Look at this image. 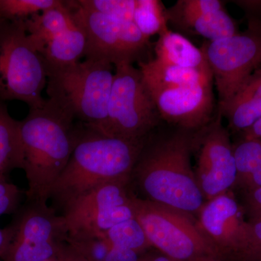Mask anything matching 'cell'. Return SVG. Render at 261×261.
Wrapping results in <instances>:
<instances>
[{"mask_svg": "<svg viewBox=\"0 0 261 261\" xmlns=\"http://www.w3.org/2000/svg\"><path fill=\"white\" fill-rule=\"evenodd\" d=\"M232 3L245 12L247 20L261 21V0H239Z\"/></svg>", "mask_w": 261, "mask_h": 261, "instance_id": "1f68e13d", "label": "cell"}, {"mask_svg": "<svg viewBox=\"0 0 261 261\" xmlns=\"http://www.w3.org/2000/svg\"><path fill=\"white\" fill-rule=\"evenodd\" d=\"M248 237L235 261H261V219L248 220Z\"/></svg>", "mask_w": 261, "mask_h": 261, "instance_id": "f1b7e54d", "label": "cell"}, {"mask_svg": "<svg viewBox=\"0 0 261 261\" xmlns=\"http://www.w3.org/2000/svg\"><path fill=\"white\" fill-rule=\"evenodd\" d=\"M139 68L150 92L197 85L214 80L212 71L181 68L155 58L140 62Z\"/></svg>", "mask_w": 261, "mask_h": 261, "instance_id": "2e32d148", "label": "cell"}, {"mask_svg": "<svg viewBox=\"0 0 261 261\" xmlns=\"http://www.w3.org/2000/svg\"><path fill=\"white\" fill-rule=\"evenodd\" d=\"M145 140L110 137L84 127L66 167L51 188V207L61 215L77 199L103 184L130 181Z\"/></svg>", "mask_w": 261, "mask_h": 261, "instance_id": "3957f363", "label": "cell"}, {"mask_svg": "<svg viewBox=\"0 0 261 261\" xmlns=\"http://www.w3.org/2000/svg\"><path fill=\"white\" fill-rule=\"evenodd\" d=\"M8 240H9V233L8 228H0V260L8 246Z\"/></svg>", "mask_w": 261, "mask_h": 261, "instance_id": "e575fe53", "label": "cell"}, {"mask_svg": "<svg viewBox=\"0 0 261 261\" xmlns=\"http://www.w3.org/2000/svg\"><path fill=\"white\" fill-rule=\"evenodd\" d=\"M130 181L103 184L77 199L61 216L68 237L73 239L105 238L116 225L135 219Z\"/></svg>", "mask_w": 261, "mask_h": 261, "instance_id": "9c48e42d", "label": "cell"}, {"mask_svg": "<svg viewBox=\"0 0 261 261\" xmlns=\"http://www.w3.org/2000/svg\"><path fill=\"white\" fill-rule=\"evenodd\" d=\"M77 3L85 9L111 18L133 21L136 0H80Z\"/></svg>", "mask_w": 261, "mask_h": 261, "instance_id": "484cf974", "label": "cell"}, {"mask_svg": "<svg viewBox=\"0 0 261 261\" xmlns=\"http://www.w3.org/2000/svg\"><path fill=\"white\" fill-rule=\"evenodd\" d=\"M218 111L227 119L233 132H243L261 118V65L252 73L228 102Z\"/></svg>", "mask_w": 261, "mask_h": 261, "instance_id": "9a60e30c", "label": "cell"}, {"mask_svg": "<svg viewBox=\"0 0 261 261\" xmlns=\"http://www.w3.org/2000/svg\"><path fill=\"white\" fill-rule=\"evenodd\" d=\"M63 3L60 0H0V16L6 20H25Z\"/></svg>", "mask_w": 261, "mask_h": 261, "instance_id": "cb8c5ba5", "label": "cell"}, {"mask_svg": "<svg viewBox=\"0 0 261 261\" xmlns=\"http://www.w3.org/2000/svg\"><path fill=\"white\" fill-rule=\"evenodd\" d=\"M133 22L148 39L169 29L166 8L160 0H136Z\"/></svg>", "mask_w": 261, "mask_h": 261, "instance_id": "7402d4cb", "label": "cell"}, {"mask_svg": "<svg viewBox=\"0 0 261 261\" xmlns=\"http://www.w3.org/2000/svg\"><path fill=\"white\" fill-rule=\"evenodd\" d=\"M86 48L85 32L76 23L48 39L37 51L44 59L46 68H56L80 61L85 55Z\"/></svg>", "mask_w": 261, "mask_h": 261, "instance_id": "d6986e66", "label": "cell"}, {"mask_svg": "<svg viewBox=\"0 0 261 261\" xmlns=\"http://www.w3.org/2000/svg\"><path fill=\"white\" fill-rule=\"evenodd\" d=\"M47 82L45 63L29 41L24 20L2 19L0 100L21 101L29 109L41 107Z\"/></svg>", "mask_w": 261, "mask_h": 261, "instance_id": "5b68a950", "label": "cell"}, {"mask_svg": "<svg viewBox=\"0 0 261 261\" xmlns=\"http://www.w3.org/2000/svg\"><path fill=\"white\" fill-rule=\"evenodd\" d=\"M201 49L210 65L219 104L228 102L261 65V21L247 20L245 32L214 42Z\"/></svg>", "mask_w": 261, "mask_h": 261, "instance_id": "30bf717a", "label": "cell"}, {"mask_svg": "<svg viewBox=\"0 0 261 261\" xmlns=\"http://www.w3.org/2000/svg\"><path fill=\"white\" fill-rule=\"evenodd\" d=\"M106 238L113 246L129 249L142 255L152 247L143 228L135 218L113 226L106 233Z\"/></svg>", "mask_w": 261, "mask_h": 261, "instance_id": "603a6c76", "label": "cell"}, {"mask_svg": "<svg viewBox=\"0 0 261 261\" xmlns=\"http://www.w3.org/2000/svg\"><path fill=\"white\" fill-rule=\"evenodd\" d=\"M155 59L181 68L211 71L201 48L196 47L181 34L168 30L160 34L154 46Z\"/></svg>", "mask_w": 261, "mask_h": 261, "instance_id": "e0dca14e", "label": "cell"}, {"mask_svg": "<svg viewBox=\"0 0 261 261\" xmlns=\"http://www.w3.org/2000/svg\"><path fill=\"white\" fill-rule=\"evenodd\" d=\"M213 84L214 80H210L197 85L150 93L163 121L198 130L209 124L215 116Z\"/></svg>", "mask_w": 261, "mask_h": 261, "instance_id": "5bb4252c", "label": "cell"}, {"mask_svg": "<svg viewBox=\"0 0 261 261\" xmlns=\"http://www.w3.org/2000/svg\"><path fill=\"white\" fill-rule=\"evenodd\" d=\"M242 206L228 193L205 202L197 224L214 245L220 259L235 261L248 237V220Z\"/></svg>", "mask_w": 261, "mask_h": 261, "instance_id": "4fadbf2b", "label": "cell"}, {"mask_svg": "<svg viewBox=\"0 0 261 261\" xmlns=\"http://www.w3.org/2000/svg\"><path fill=\"white\" fill-rule=\"evenodd\" d=\"M7 228L9 240L3 261H44L68 244L64 218L45 202L25 200Z\"/></svg>", "mask_w": 261, "mask_h": 261, "instance_id": "ba28073f", "label": "cell"}, {"mask_svg": "<svg viewBox=\"0 0 261 261\" xmlns=\"http://www.w3.org/2000/svg\"><path fill=\"white\" fill-rule=\"evenodd\" d=\"M237 168V181L245 177L261 164V140L245 139L233 145Z\"/></svg>", "mask_w": 261, "mask_h": 261, "instance_id": "d4e9b609", "label": "cell"}, {"mask_svg": "<svg viewBox=\"0 0 261 261\" xmlns=\"http://www.w3.org/2000/svg\"><path fill=\"white\" fill-rule=\"evenodd\" d=\"M44 261H87L74 248L67 244L66 246L56 256Z\"/></svg>", "mask_w": 261, "mask_h": 261, "instance_id": "d6a6232c", "label": "cell"}, {"mask_svg": "<svg viewBox=\"0 0 261 261\" xmlns=\"http://www.w3.org/2000/svg\"><path fill=\"white\" fill-rule=\"evenodd\" d=\"M115 67L106 135L145 140L162 123L159 110L140 68L129 63Z\"/></svg>", "mask_w": 261, "mask_h": 261, "instance_id": "52a82bcc", "label": "cell"}, {"mask_svg": "<svg viewBox=\"0 0 261 261\" xmlns=\"http://www.w3.org/2000/svg\"><path fill=\"white\" fill-rule=\"evenodd\" d=\"M242 193L246 194L261 187V164L247 176L234 184Z\"/></svg>", "mask_w": 261, "mask_h": 261, "instance_id": "4dcf8cb0", "label": "cell"}, {"mask_svg": "<svg viewBox=\"0 0 261 261\" xmlns=\"http://www.w3.org/2000/svg\"><path fill=\"white\" fill-rule=\"evenodd\" d=\"M135 219L152 247L173 261L219 260V253L192 216L135 195Z\"/></svg>", "mask_w": 261, "mask_h": 261, "instance_id": "8992f818", "label": "cell"}, {"mask_svg": "<svg viewBox=\"0 0 261 261\" xmlns=\"http://www.w3.org/2000/svg\"><path fill=\"white\" fill-rule=\"evenodd\" d=\"M243 202L242 207L244 214H246L248 219H261V187L243 194Z\"/></svg>", "mask_w": 261, "mask_h": 261, "instance_id": "f546056e", "label": "cell"}, {"mask_svg": "<svg viewBox=\"0 0 261 261\" xmlns=\"http://www.w3.org/2000/svg\"><path fill=\"white\" fill-rule=\"evenodd\" d=\"M23 168V151L19 121L12 118L6 106L0 102V176Z\"/></svg>", "mask_w": 261, "mask_h": 261, "instance_id": "44dd1931", "label": "cell"}, {"mask_svg": "<svg viewBox=\"0 0 261 261\" xmlns=\"http://www.w3.org/2000/svg\"><path fill=\"white\" fill-rule=\"evenodd\" d=\"M140 261H173L171 259L168 258L166 255L161 254V255H152V254H147V252L144 253L141 257Z\"/></svg>", "mask_w": 261, "mask_h": 261, "instance_id": "d590c367", "label": "cell"}, {"mask_svg": "<svg viewBox=\"0 0 261 261\" xmlns=\"http://www.w3.org/2000/svg\"><path fill=\"white\" fill-rule=\"evenodd\" d=\"M225 9L224 3L219 0H178L166 9L168 15H200Z\"/></svg>", "mask_w": 261, "mask_h": 261, "instance_id": "4316f807", "label": "cell"}, {"mask_svg": "<svg viewBox=\"0 0 261 261\" xmlns=\"http://www.w3.org/2000/svg\"><path fill=\"white\" fill-rule=\"evenodd\" d=\"M199 130L162 121L146 137L130 175L136 196L198 216L205 202L191 160Z\"/></svg>", "mask_w": 261, "mask_h": 261, "instance_id": "6da1fadb", "label": "cell"}, {"mask_svg": "<svg viewBox=\"0 0 261 261\" xmlns=\"http://www.w3.org/2000/svg\"><path fill=\"white\" fill-rule=\"evenodd\" d=\"M170 22L178 30L200 35L209 42L232 37L238 34L235 20L224 9L200 15H168Z\"/></svg>", "mask_w": 261, "mask_h": 261, "instance_id": "ac0fdd59", "label": "cell"}, {"mask_svg": "<svg viewBox=\"0 0 261 261\" xmlns=\"http://www.w3.org/2000/svg\"><path fill=\"white\" fill-rule=\"evenodd\" d=\"M243 138L257 139L261 140V118L250 128L242 132Z\"/></svg>", "mask_w": 261, "mask_h": 261, "instance_id": "836d02e7", "label": "cell"}, {"mask_svg": "<svg viewBox=\"0 0 261 261\" xmlns=\"http://www.w3.org/2000/svg\"><path fill=\"white\" fill-rule=\"evenodd\" d=\"M2 19H3V18H2V17H1V16H0V23H1Z\"/></svg>", "mask_w": 261, "mask_h": 261, "instance_id": "8d00e7d4", "label": "cell"}, {"mask_svg": "<svg viewBox=\"0 0 261 261\" xmlns=\"http://www.w3.org/2000/svg\"><path fill=\"white\" fill-rule=\"evenodd\" d=\"M216 113L210 123L199 130L194 152L197 154L196 178L207 201L228 193L237 178L229 132L223 126L221 113Z\"/></svg>", "mask_w": 261, "mask_h": 261, "instance_id": "7c38bea8", "label": "cell"}, {"mask_svg": "<svg viewBox=\"0 0 261 261\" xmlns=\"http://www.w3.org/2000/svg\"><path fill=\"white\" fill-rule=\"evenodd\" d=\"M75 22L87 37L86 59L107 62L114 66L142 62L149 39L144 37L133 21L117 20L82 8L70 1Z\"/></svg>", "mask_w": 261, "mask_h": 261, "instance_id": "8fae6325", "label": "cell"}, {"mask_svg": "<svg viewBox=\"0 0 261 261\" xmlns=\"http://www.w3.org/2000/svg\"><path fill=\"white\" fill-rule=\"evenodd\" d=\"M29 41L36 50L53 36L75 25L70 2L63 1L61 5L24 20Z\"/></svg>", "mask_w": 261, "mask_h": 261, "instance_id": "ffe728a7", "label": "cell"}, {"mask_svg": "<svg viewBox=\"0 0 261 261\" xmlns=\"http://www.w3.org/2000/svg\"><path fill=\"white\" fill-rule=\"evenodd\" d=\"M0 261H1V260H0Z\"/></svg>", "mask_w": 261, "mask_h": 261, "instance_id": "f35d334b", "label": "cell"}, {"mask_svg": "<svg viewBox=\"0 0 261 261\" xmlns=\"http://www.w3.org/2000/svg\"><path fill=\"white\" fill-rule=\"evenodd\" d=\"M75 121L49 99L29 109L28 116L19 121L27 201L48 203L51 188L66 167L84 128Z\"/></svg>", "mask_w": 261, "mask_h": 261, "instance_id": "7a4b0ae2", "label": "cell"}, {"mask_svg": "<svg viewBox=\"0 0 261 261\" xmlns=\"http://www.w3.org/2000/svg\"><path fill=\"white\" fill-rule=\"evenodd\" d=\"M113 66L107 62L86 59L47 68L48 99L85 128L106 135Z\"/></svg>", "mask_w": 261, "mask_h": 261, "instance_id": "277c9868", "label": "cell"}, {"mask_svg": "<svg viewBox=\"0 0 261 261\" xmlns=\"http://www.w3.org/2000/svg\"><path fill=\"white\" fill-rule=\"evenodd\" d=\"M25 192L8 179V176H0V216L15 214L21 207Z\"/></svg>", "mask_w": 261, "mask_h": 261, "instance_id": "83f0119b", "label": "cell"}, {"mask_svg": "<svg viewBox=\"0 0 261 261\" xmlns=\"http://www.w3.org/2000/svg\"><path fill=\"white\" fill-rule=\"evenodd\" d=\"M214 261H219V260H214Z\"/></svg>", "mask_w": 261, "mask_h": 261, "instance_id": "74e56055", "label": "cell"}]
</instances>
